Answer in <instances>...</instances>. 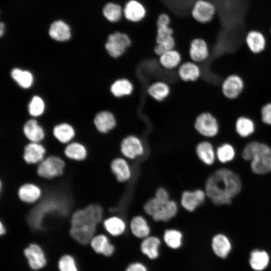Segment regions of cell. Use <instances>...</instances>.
<instances>
[{
	"mask_svg": "<svg viewBox=\"0 0 271 271\" xmlns=\"http://www.w3.org/2000/svg\"><path fill=\"white\" fill-rule=\"evenodd\" d=\"M216 13L215 6L208 0H196L191 10L192 18L200 24H207L211 22Z\"/></svg>",
	"mask_w": 271,
	"mask_h": 271,
	"instance_id": "cell-8",
	"label": "cell"
},
{
	"mask_svg": "<svg viewBox=\"0 0 271 271\" xmlns=\"http://www.w3.org/2000/svg\"><path fill=\"white\" fill-rule=\"evenodd\" d=\"M17 194L22 202L33 205L38 202L42 198L43 191L38 185L32 182H27L19 187Z\"/></svg>",
	"mask_w": 271,
	"mask_h": 271,
	"instance_id": "cell-18",
	"label": "cell"
},
{
	"mask_svg": "<svg viewBox=\"0 0 271 271\" xmlns=\"http://www.w3.org/2000/svg\"><path fill=\"white\" fill-rule=\"evenodd\" d=\"M121 156L129 161H133L143 157L146 154V148L143 140L134 134L124 137L120 144Z\"/></svg>",
	"mask_w": 271,
	"mask_h": 271,
	"instance_id": "cell-6",
	"label": "cell"
},
{
	"mask_svg": "<svg viewBox=\"0 0 271 271\" xmlns=\"http://www.w3.org/2000/svg\"><path fill=\"white\" fill-rule=\"evenodd\" d=\"M102 14L108 21L111 23H117L123 16V7L117 3L109 2L103 8Z\"/></svg>",
	"mask_w": 271,
	"mask_h": 271,
	"instance_id": "cell-36",
	"label": "cell"
},
{
	"mask_svg": "<svg viewBox=\"0 0 271 271\" xmlns=\"http://www.w3.org/2000/svg\"><path fill=\"white\" fill-rule=\"evenodd\" d=\"M46 154V149L42 143L29 142L24 147L23 158L27 164L37 165Z\"/></svg>",
	"mask_w": 271,
	"mask_h": 271,
	"instance_id": "cell-17",
	"label": "cell"
},
{
	"mask_svg": "<svg viewBox=\"0 0 271 271\" xmlns=\"http://www.w3.org/2000/svg\"><path fill=\"white\" fill-rule=\"evenodd\" d=\"M236 133L242 138H246L252 134L255 129L253 120L246 116H240L235 122Z\"/></svg>",
	"mask_w": 271,
	"mask_h": 271,
	"instance_id": "cell-34",
	"label": "cell"
},
{
	"mask_svg": "<svg viewBox=\"0 0 271 271\" xmlns=\"http://www.w3.org/2000/svg\"><path fill=\"white\" fill-rule=\"evenodd\" d=\"M12 78L23 88L30 87L33 83V76L29 71L14 68L11 71Z\"/></svg>",
	"mask_w": 271,
	"mask_h": 271,
	"instance_id": "cell-37",
	"label": "cell"
},
{
	"mask_svg": "<svg viewBox=\"0 0 271 271\" xmlns=\"http://www.w3.org/2000/svg\"><path fill=\"white\" fill-rule=\"evenodd\" d=\"M132 44V40L127 33L115 31L108 36L104 47L109 56L117 59L122 56Z\"/></svg>",
	"mask_w": 271,
	"mask_h": 271,
	"instance_id": "cell-5",
	"label": "cell"
},
{
	"mask_svg": "<svg viewBox=\"0 0 271 271\" xmlns=\"http://www.w3.org/2000/svg\"><path fill=\"white\" fill-rule=\"evenodd\" d=\"M206 198L202 189L187 190L182 192L179 204L186 211L193 212L205 203Z\"/></svg>",
	"mask_w": 271,
	"mask_h": 271,
	"instance_id": "cell-9",
	"label": "cell"
},
{
	"mask_svg": "<svg viewBox=\"0 0 271 271\" xmlns=\"http://www.w3.org/2000/svg\"><path fill=\"white\" fill-rule=\"evenodd\" d=\"M128 229L138 239H143L152 234V228L148 218L143 215L133 216L128 223Z\"/></svg>",
	"mask_w": 271,
	"mask_h": 271,
	"instance_id": "cell-15",
	"label": "cell"
},
{
	"mask_svg": "<svg viewBox=\"0 0 271 271\" xmlns=\"http://www.w3.org/2000/svg\"><path fill=\"white\" fill-rule=\"evenodd\" d=\"M162 241L159 236L151 234L142 240L140 249L142 252L151 259L157 258L159 254V248Z\"/></svg>",
	"mask_w": 271,
	"mask_h": 271,
	"instance_id": "cell-27",
	"label": "cell"
},
{
	"mask_svg": "<svg viewBox=\"0 0 271 271\" xmlns=\"http://www.w3.org/2000/svg\"><path fill=\"white\" fill-rule=\"evenodd\" d=\"M270 33H271V29H270Z\"/></svg>",
	"mask_w": 271,
	"mask_h": 271,
	"instance_id": "cell-48",
	"label": "cell"
},
{
	"mask_svg": "<svg viewBox=\"0 0 271 271\" xmlns=\"http://www.w3.org/2000/svg\"><path fill=\"white\" fill-rule=\"evenodd\" d=\"M182 60L181 53L176 48L166 51L158 56L160 66L168 70H174L178 68Z\"/></svg>",
	"mask_w": 271,
	"mask_h": 271,
	"instance_id": "cell-28",
	"label": "cell"
},
{
	"mask_svg": "<svg viewBox=\"0 0 271 271\" xmlns=\"http://www.w3.org/2000/svg\"><path fill=\"white\" fill-rule=\"evenodd\" d=\"M64 157L70 160L81 162L85 160L88 156L86 147L80 142L73 141L65 146Z\"/></svg>",
	"mask_w": 271,
	"mask_h": 271,
	"instance_id": "cell-26",
	"label": "cell"
},
{
	"mask_svg": "<svg viewBox=\"0 0 271 271\" xmlns=\"http://www.w3.org/2000/svg\"><path fill=\"white\" fill-rule=\"evenodd\" d=\"M244 88V82L239 75L232 74L227 76L221 84L223 95L229 99H235L242 93Z\"/></svg>",
	"mask_w": 271,
	"mask_h": 271,
	"instance_id": "cell-11",
	"label": "cell"
},
{
	"mask_svg": "<svg viewBox=\"0 0 271 271\" xmlns=\"http://www.w3.org/2000/svg\"><path fill=\"white\" fill-rule=\"evenodd\" d=\"M195 150L197 158L202 163L207 166L212 165L214 163L215 152L210 142L205 140L199 142Z\"/></svg>",
	"mask_w": 271,
	"mask_h": 271,
	"instance_id": "cell-29",
	"label": "cell"
},
{
	"mask_svg": "<svg viewBox=\"0 0 271 271\" xmlns=\"http://www.w3.org/2000/svg\"><path fill=\"white\" fill-rule=\"evenodd\" d=\"M210 54V48L205 39L198 37L191 41L188 50L191 61L197 64L204 62L208 59Z\"/></svg>",
	"mask_w": 271,
	"mask_h": 271,
	"instance_id": "cell-13",
	"label": "cell"
},
{
	"mask_svg": "<svg viewBox=\"0 0 271 271\" xmlns=\"http://www.w3.org/2000/svg\"><path fill=\"white\" fill-rule=\"evenodd\" d=\"M7 232V228L3 223L0 221V236L4 235Z\"/></svg>",
	"mask_w": 271,
	"mask_h": 271,
	"instance_id": "cell-46",
	"label": "cell"
},
{
	"mask_svg": "<svg viewBox=\"0 0 271 271\" xmlns=\"http://www.w3.org/2000/svg\"><path fill=\"white\" fill-rule=\"evenodd\" d=\"M5 28V25L3 23L1 22L0 24V35L3 36Z\"/></svg>",
	"mask_w": 271,
	"mask_h": 271,
	"instance_id": "cell-47",
	"label": "cell"
},
{
	"mask_svg": "<svg viewBox=\"0 0 271 271\" xmlns=\"http://www.w3.org/2000/svg\"><path fill=\"white\" fill-rule=\"evenodd\" d=\"M102 226L105 232L111 237H118L126 233L128 230V223L118 215H112L103 219Z\"/></svg>",
	"mask_w": 271,
	"mask_h": 271,
	"instance_id": "cell-14",
	"label": "cell"
},
{
	"mask_svg": "<svg viewBox=\"0 0 271 271\" xmlns=\"http://www.w3.org/2000/svg\"><path fill=\"white\" fill-rule=\"evenodd\" d=\"M65 165L63 158L55 155H47L36 165L37 173L42 179L52 180L63 174Z\"/></svg>",
	"mask_w": 271,
	"mask_h": 271,
	"instance_id": "cell-4",
	"label": "cell"
},
{
	"mask_svg": "<svg viewBox=\"0 0 271 271\" xmlns=\"http://www.w3.org/2000/svg\"><path fill=\"white\" fill-rule=\"evenodd\" d=\"M45 104L43 99L38 96H34L28 105L30 114L33 116L41 115L44 112Z\"/></svg>",
	"mask_w": 271,
	"mask_h": 271,
	"instance_id": "cell-40",
	"label": "cell"
},
{
	"mask_svg": "<svg viewBox=\"0 0 271 271\" xmlns=\"http://www.w3.org/2000/svg\"><path fill=\"white\" fill-rule=\"evenodd\" d=\"M24 254L27 259L31 269L38 270L46 264V259L44 250L40 244L32 242L25 247Z\"/></svg>",
	"mask_w": 271,
	"mask_h": 271,
	"instance_id": "cell-10",
	"label": "cell"
},
{
	"mask_svg": "<svg viewBox=\"0 0 271 271\" xmlns=\"http://www.w3.org/2000/svg\"><path fill=\"white\" fill-rule=\"evenodd\" d=\"M245 44L251 53L254 55L262 53L266 47V40L264 34L256 30L248 32L245 38Z\"/></svg>",
	"mask_w": 271,
	"mask_h": 271,
	"instance_id": "cell-22",
	"label": "cell"
},
{
	"mask_svg": "<svg viewBox=\"0 0 271 271\" xmlns=\"http://www.w3.org/2000/svg\"><path fill=\"white\" fill-rule=\"evenodd\" d=\"M148 95L158 102H162L170 95V84L164 80H157L149 84L146 90Z\"/></svg>",
	"mask_w": 271,
	"mask_h": 271,
	"instance_id": "cell-24",
	"label": "cell"
},
{
	"mask_svg": "<svg viewBox=\"0 0 271 271\" xmlns=\"http://www.w3.org/2000/svg\"><path fill=\"white\" fill-rule=\"evenodd\" d=\"M125 271H148L146 267L141 263L134 262L129 264Z\"/></svg>",
	"mask_w": 271,
	"mask_h": 271,
	"instance_id": "cell-45",
	"label": "cell"
},
{
	"mask_svg": "<svg viewBox=\"0 0 271 271\" xmlns=\"http://www.w3.org/2000/svg\"><path fill=\"white\" fill-rule=\"evenodd\" d=\"M89 246L95 252L106 256H111L115 251L114 245L105 232L96 234L91 240Z\"/></svg>",
	"mask_w": 271,
	"mask_h": 271,
	"instance_id": "cell-19",
	"label": "cell"
},
{
	"mask_svg": "<svg viewBox=\"0 0 271 271\" xmlns=\"http://www.w3.org/2000/svg\"><path fill=\"white\" fill-rule=\"evenodd\" d=\"M216 154L220 162L226 163L233 159L235 150L231 145L224 143L217 148Z\"/></svg>",
	"mask_w": 271,
	"mask_h": 271,
	"instance_id": "cell-39",
	"label": "cell"
},
{
	"mask_svg": "<svg viewBox=\"0 0 271 271\" xmlns=\"http://www.w3.org/2000/svg\"><path fill=\"white\" fill-rule=\"evenodd\" d=\"M94 123L99 132L107 133L116 127L117 120L116 117L111 112L103 110L95 115Z\"/></svg>",
	"mask_w": 271,
	"mask_h": 271,
	"instance_id": "cell-23",
	"label": "cell"
},
{
	"mask_svg": "<svg viewBox=\"0 0 271 271\" xmlns=\"http://www.w3.org/2000/svg\"><path fill=\"white\" fill-rule=\"evenodd\" d=\"M242 156L244 160L251 161V168L257 174L271 172V148L267 145L252 142L243 149Z\"/></svg>",
	"mask_w": 271,
	"mask_h": 271,
	"instance_id": "cell-3",
	"label": "cell"
},
{
	"mask_svg": "<svg viewBox=\"0 0 271 271\" xmlns=\"http://www.w3.org/2000/svg\"><path fill=\"white\" fill-rule=\"evenodd\" d=\"M49 35L51 38L56 41H66L69 40L71 36L70 28L63 21H55L50 26Z\"/></svg>",
	"mask_w": 271,
	"mask_h": 271,
	"instance_id": "cell-30",
	"label": "cell"
},
{
	"mask_svg": "<svg viewBox=\"0 0 271 271\" xmlns=\"http://www.w3.org/2000/svg\"><path fill=\"white\" fill-rule=\"evenodd\" d=\"M194 127L199 135L207 138L217 136L220 128L218 120L209 111L200 112L197 115Z\"/></svg>",
	"mask_w": 271,
	"mask_h": 271,
	"instance_id": "cell-7",
	"label": "cell"
},
{
	"mask_svg": "<svg viewBox=\"0 0 271 271\" xmlns=\"http://www.w3.org/2000/svg\"><path fill=\"white\" fill-rule=\"evenodd\" d=\"M179 207V203L171 199L163 203L155 214L150 218L155 222H168L176 216Z\"/></svg>",
	"mask_w": 271,
	"mask_h": 271,
	"instance_id": "cell-21",
	"label": "cell"
},
{
	"mask_svg": "<svg viewBox=\"0 0 271 271\" xmlns=\"http://www.w3.org/2000/svg\"><path fill=\"white\" fill-rule=\"evenodd\" d=\"M134 90V85L127 78L121 77L114 80L110 86V91L115 97L121 98L131 95Z\"/></svg>",
	"mask_w": 271,
	"mask_h": 271,
	"instance_id": "cell-25",
	"label": "cell"
},
{
	"mask_svg": "<svg viewBox=\"0 0 271 271\" xmlns=\"http://www.w3.org/2000/svg\"><path fill=\"white\" fill-rule=\"evenodd\" d=\"M162 238L167 247L173 249H177L183 244L184 234L182 231L178 229L169 228L165 230Z\"/></svg>",
	"mask_w": 271,
	"mask_h": 271,
	"instance_id": "cell-32",
	"label": "cell"
},
{
	"mask_svg": "<svg viewBox=\"0 0 271 271\" xmlns=\"http://www.w3.org/2000/svg\"><path fill=\"white\" fill-rule=\"evenodd\" d=\"M58 265L60 271H78L74 258L69 254L62 256Z\"/></svg>",
	"mask_w": 271,
	"mask_h": 271,
	"instance_id": "cell-41",
	"label": "cell"
},
{
	"mask_svg": "<svg viewBox=\"0 0 271 271\" xmlns=\"http://www.w3.org/2000/svg\"><path fill=\"white\" fill-rule=\"evenodd\" d=\"M104 219L103 209L98 204H90L76 210L70 219V236L79 244L88 245L97 233L98 227Z\"/></svg>",
	"mask_w": 271,
	"mask_h": 271,
	"instance_id": "cell-1",
	"label": "cell"
},
{
	"mask_svg": "<svg viewBox=\"0 0 271 271\" xmlns=\"http://www.w3.org/2000/svg\"><path fill=\"white\" fill-rule=\"evenodd\" d=\"M110 170L117 181L121 183L129 181L133 176V171L129 161L119 156L114 158L110 165Z\"/></svg>",
	"mask_w": 271,
	"mask_h": 271,
	"instance_id": "cell-12",
	"label": "cell"
},
{
	"mask_svg": "<svg viewBox=\"0 0 271 271\" xmlns=\"http://www.w3.org/2000/svg\"><path fill=\"white\" fill-rule=\"evenodd\" d=\"M154 196L163 202H166L171 199L168 190L166 188L162 186L157 189Z\"/></svg>",
	"mask_w": 271,
	"mask_h": 271,
	"instance_id": "cell-44",
	"label": "cell"
},
{
	"mask_svg": "<svg viewBox=\"0 0 271 271\" xmlns=\"http://www.w3.org/2000/svg\"><path fill=\"white\" fill-rule=\"evenodd\" d=\"M23 132L29 142L41 143L45 137L43 129L35 119L28 120L25 123Z\"/></svg>",
	"mask_w": 271,
	"mask_h": 271,
	"instance_id": "cell-31",
	"label": "cell"
},
{
	"mask_svg": "<svg viewBox=\"0 0 271 271\" xmlns=\"http://www.w3.org/2000/svg\"><path fill=\"white\" fill-rule=\"evenodd\" d=\"M53 134L58 142L63 145H66L73 140L75 132L71 125L68 123H63L54 127Z\"/></svg>",
	"mask_w": 271,
	"mask_h": 271,
	"instance_id": "cell-33",
	"label": "cell"
},
{
	"mask_svg": "<svg viewBox=\"0 0 271 271\" xmlns=\"http://www.w3.org/2000/svg\"><path fill=\"white\" fill-rule=\"evenodd\" d=\"M261 119L265 124L271 125V102L265 103L260 110Z\"/></svg>",
	"mask_w": 271,
	"mask_h": 271,
	"instance_id": "cell-43",
	"label": "cell"
},
{
	"mask_svg": "<svg viewBox=\"0 0 271 271\" xmlns=\"http://www.w3.org/2000/svg\"><path fill=\"white\" fill-rule=\"evenodd\" d=\"M241 181L238 176L226 169H220L206 179L204 191L207 198L215 205L229 204L240 191Z\"/></svg>",
	"mask_w": 271,
	"mask_h": 271,
	"instance_id": "cell-2",
	"label": "cell"
},
{
	"mask_svg": "<svg viewBox=\"0 0 271 271\" xmlns=\"http://www.w3.org/2000/svg\"><path fill=\"white\" fill-rule=\"evenodd\" d=\"M123 14L126 20L136 24L144 20L147 15V10L141 1L128 0L123 7Z\"/></svg>",
	"mask_w": 271,
	"mask_h": 271,
	"instance_id": "cell-16",
	"label": "cell"
},
{
	"mask_svg": "<svg viewBox=\"0 0 271 271\" xmlns=\"http://www.w3.org/2000/svg\"><path fill=\"white\" fill-rule=\"evenodd\" d=\"M268 261L269 256L265 251L255 250L251 252L249 262L253 269L258 271L264 269Z\"/></svg>",
	"mask_w": 271,
	"mask_h": 271,
	"instance_id": "cell-38",
	"label": "cell"
},
{
	"mask_svg": "<svg viewBox=\"0 0 271 271\" xmlns=\"http://www.w3.org/2000/svg\"><path fill=\"white\" fill-rule=\"evenodd\" d=\"M201 73L198 64L191 60L182 62L177 70L179 79L185 82L197 81L200 78Z\"/></svg>",
	"mask_w": 271,
	"mask_h": 271,
	"instance_id": "cell-20",
	"label": "cell"
},
{
	"mask_svg": "<svg viewBox=\"0 0 271 271\" xmlns=\"http://www.w3.org/2000/svg\"><path fill=\"white\" fill-rule=\"evenodd\" d=\"M212 247L214 252L219 257H226L231 249V244L226 236L218 234L212 240Z\"/></svg>",
	"mask_w": 271,
	"mask_h": 271,
	"instance_id": "cell-35",
	"label": "cell"
},
{
	"mask_svg": "<svg viewBox=\"0 0 271 271\" xmlns=\"http://www.w3.org/2000/svg\"><path fill=\"white\" fill-rule=\"evenodd\" d=\"M176 40L174 37L160 43L156 44L153 50L155 54L159 56L166 51L176 48Z\"/></svg>",
	"mask_w": 271,
	"mask_h": 271,
	"instance_id": "cell-42",
	"label": "cell"
}]
</instances>
